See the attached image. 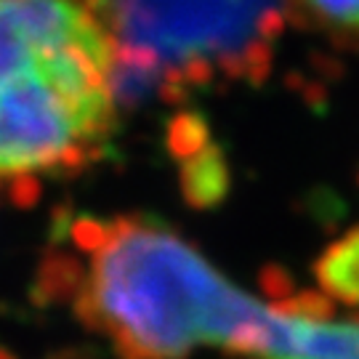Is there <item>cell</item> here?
<instances>
[{
	"label": "cell",
	"instance_id": "7",
	"mask_svg": "<svg viewBox=\"0 0 359 359\" xmlns=\"http://www.w3.org/2000/svg\"><path fill=\"white\" fill-rule=\"evenodd\" d=\"M208 142H210V126L200 112H181L168 126V152L176 160L184 154L197 152Z\"/></svg>",
	"mask_w": 359,
	"mask_h": 359
},
{
	"label": "cell",
	"instance_id": "8",
	"mask_svg": "<svg viewBox=\"0 0 359 359\" xmlns=\"http://www.w3.org/2000/svg\"><path fill=\"white\" fill-rule=\"evenodd\" d=\"M48 359H96V357H90L86 351H59V354H53Z\"/></svg>",
	"mask_w": 359,
	"mask_h": 359
},
{
	"label": "cell",
	"instance_id": "2",
	"mask_svg": "<svg viewBox=\"0 0 359 359\" xmlns=\"http://www.w3.org/2000/svg\"><path fill=\"white\" fill-rule=\"evenodd\" d=\"M115 65L104 0H0V184L102 160L120 112Z\"/></svg>",
	"mask_w": 359,
	"mask_h": 359
},
{
	"label": "cell",
	"instance_id": "5",
	"mask_svg": "<svg viewBox=\"0 0 359 359\" xmlns=\"http://www.w3.org/2000/svg\"><path fill=\"white\" fill-rule=\"evenodd\" d=\"M314 277L325 295L346 306H359V226L325 248L314 264Z\"/></svg>",
	"mask_w": 359,
	"mask_h": 359
},
{
	"label": "cell",
	"instance_id": "4",
	"mask_svg": "<svg viewBox=\"0 0 359 359\" xmlns=\"http://www.w3.org/2000/svg\"><path fill=\"white\" fill-rule=\"evenodd\" d=\"M176 163H179L181 194L192 208L208 210L226 200L231 189V170L224 149L213 139L197 152L179 157Z\"/></svg>",
	"mask_w": 359,
	"mask_h": 359
},
{
	"label": "cell",
	"instance_id": "6",
	"mask_svg": "<svg viewBox=\"0 0 359 359\" xmlns=\"http://www.w3.org/2000/svg\"><path fill=\"white\" fill-rule=\"evenodd\" d=\"M290 13L338 46L359 48V0H287Z\"/></svg>",
	"mask_w": 359,
	"mask_h": 359
},
{
	"label": "cell",
	"instance_id": "1",
	"mask_svg": "<svg viewBox=\"0 0 359 359\" xmlns=\"http://www.w3.org/2000/svg\"><path fill=\"white\" fill-rule=\"evenodd\" d=\"M38 293L67 304L117 359H187L200 346L264 359L277 325V309L142 213L67 218L43 256Z\"/></svg>",
	"mask_w": 359,
	"mask_h": 359
},
{
	"label": "cell",
	"instance_id": "3",
	"mask_svg": "<svg viewBox=\"0 0 359 359\" xmlns=\"http://www.w3.org/2000/svg\"><path fill=\"white\" fill-rule=\"evenodd\" d=\"M120 107L258 86L274 65L287 0H104Z\"/></svg>",
	"mask_w": 359,
	"mask_h": 359
}]
</instances>
